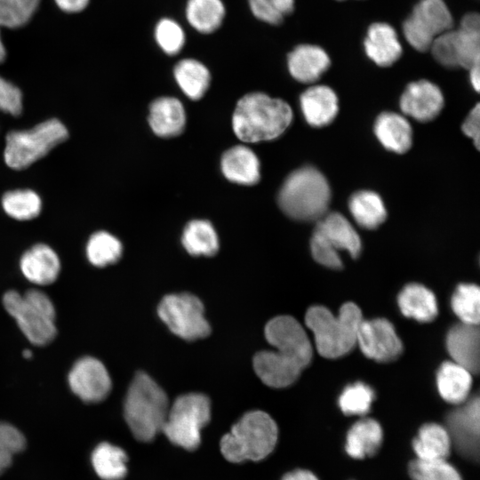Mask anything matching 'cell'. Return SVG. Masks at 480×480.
Returning <instances> with one entry per match:
<instances>
[{"label":"cell","mask_w":480,"mask_h":480,"mask_svg":"<svg viewBox=\"0 0 480 480\" xmlns=\"http://www.w3.org/2000/svg\"><path fill=\"white\" fill-rule=\"evenodd\" d=\"M356 343L365 356L378 362H390L403 351V344L392 324L384 318L362 320Z\"/></svg>","instance_id":"cell-13"},{"label":"cell","mask_w":480,"mask_h":480,"mask_svg":"<svg viewBox=\"0 0 480 480\" xmlns=\"http://www.w3.org/2000/svg\"><path fill=\"white\" fill-rule=\"evenodd\" d=\"M469 69V78L474 89L478 92L480 87L479 63L473 65Z\"/></svg>","instance_id":"cell-50"},{"label":"cell","mask_w":480,"mask_h":480,"mask_svg":"<svg viewBox=\"0 0 480 480\" xmlns=\"http://www.w3.org/2000/svg\"><path fill=\"white\" fill-rule=\"evenodd\" d=\"M25 445L26 439L18 428L0 422V474L11 465L13 455L21 452Z\"/></svg>","instance_id":"cell-43"},{"label":"cell","mask_w":480,"mask_h":480,"mask_svg":"<svg viewBox=\"0 0 480 480\" xmlns=\"http://www.w3.org/2000/svg\"><path fill=\"white\" fill-rule=\"evenodd\" d=\"M436 384L443 399L451 404H460L469 393L472 374L454 362H445L437 372Z\"/></svg>","instance_id":"cell-31"},{"label":"cell","mask_w":480,"mask_h":480,"mask_svg":"<svg viewBox=\"0 0 480 480\" xmlns=\"http://www.w3.org/2000/svg\"><path fill=\"white\" fill-rule=\"evenodd\" d=\"M286 68L290 76L303 84L316 82L329 68L328 54L319 46L300 44L286 54Z\"/></svg>","instance_id":"cell-18"},{"label":"cell","mask_w":480,"mask_h":480,"mask_svg":"<svg viewBox=\"0 0 480 480\" xmlns=\"http://www.w3.org/2000/svg\"><path fill=\"white\" fill-rule=\"evenodd\" d=\"M157 313L175 335L195 340L209 335L211 327L201 300L190 293L168 294L160 301Z\"/></svg>","instance_id":"cell-10"},{"label":"cell","mask_w":480,"mask_h":480,"mask_svg":"<svg viewBox=\"0 0 480 480\" xmlns=\"http://www.w3.org/2000/svg\"><path fill=\"white\" fill-rule=\"evenodd\" d=\"M281 480H319V478L308 469L296 468L284 474Z\"/></svg>","instance_id":"cell-49"},{"label":"cell","mask_w":480,"mask_h":480,"mask_svg":"<svg viewBox=\"0 0 480 480\" xmlns=\"http://www.w3.org/2000/svg\"><path fill=\"white\" fill-rule=\"evenodd\" d=\"M122 252L121 242L105 231L92 234L86 244L88 260L99 268L116 262L120 259Z\"/></svg>","instance_id":"cell-37"},{"label":"cell","mask_w":480,"mask_h":480,"mask_svg":"<svg viewBox=\"0 0 480 480\" xmlns=\"http://www.w3.org/2000/svg\"><path fill=\"white\" fill-rule=\"evenodd\" d=\"M169 411L165 392L145 372L133 378L124 405L125 421L134 437L149 442L162 430Z\"/></svg>","instance_id":"cell-4"},{"label":"cell","mask_w":480,"mask_h":480,"mask_svg":"<svg viewBox=\"0 0 480 480\" xmlns=\"http://www.w3.org/2000/svg\"><path fill=\"white\" fill-rule=\"evenodd\" d=\"M277 437L275 420L265 412L251 411L222 436L220 451L231 462L258 461L272 452Z\"/></svg>","instance_id":"cell-6"},{"label":"cell","mask_w":480,"mask_h":480,"mask_svg":"<svg viewBox=\"0 0 480 480\" xmlns=\"http://www.w3.org/2000/svg\"><path fill=\"white\" fill-rule=\"evenodd\" d=\"M447 350L453 362L476 374L480 368V334L478 324L460 323L449 331Z\"/></svg>","instance_id":"cell-19"},{"label":"cell","mask_w":480,"mask_h":480,"mask_svg":"<svg viewBox=\"0 0 480 480\" xmlns=\"http://www.w3.org/2000/svg\"><path fill=\"white\" fill-rule=\"evenodd\" d=\"M40 0H0V26L17 28L29 21Z\"/></svg>","instance_id":"cell-42"},{"label":"cell","mask_w":480,"mask_h":480,"mask_svg":"<svg viewBox=\"0 0 480 480\" xmlns=\"http://www.w3.org/2000/svg\"><path fill=\"white\" fill-rule=\"evenodd\" d=\"M2 205L10 217L18 220H28L39 215L42 204L35 191L16 189L4 195Z\"/></svg>","instance_id":"cell-38"},{"label":"cell","mask_w":480,"mask_h":480,"mask_svg":"<svg viewBox=\"0 0 480 480\" xmlns=\"http://www.w3.org/2000/svg\"><path fill=\"white\" fill-rule=\"evenodd\" d=\"M152 39L156 48L167 58L175 60L184 52L188 30L184 24L172 16L158 18L152 28Z\"/></svg>","instance_id":"cell-29"},{"label":"cell","mask_w":480,"mask_h":480,"mask_svg":"<svg viewBox=\"0 0 480 480\" xmlns=\"http://www.w3.org/2000/svg\"><path fill=\"white\" fill-rule=\"evenodd\" d=\"M412 447L417 459L442 460L449 456L452 444L445 427L427 423L420 428Z\"/></svg>","instance_id":"cell-30"},{"label":"cell","mask_w":480,"mask_h":480,"mask_svg":"<svg viewBox=\"0 0 480 480\" xmlns=\"http://www.w3.org/2000/svg\"><path fill=\"white\" fill-rule=\"evenodd\" d=\"M300 103L307 123L313 127L328 125L339 110L337 95L326 85L308 87L300 94Z\"/></svg>","instance_id":"cell-20"},{"label":"cell","mask_w":480,"mask_h":480,"mask_svg":"<svg viewBox=\"0 0 480 480\" xmlns=\"http://www.w3.org/2000/svg\"><path fill=\"white\" fill-rule=\"evenodd\" d=\"M397 302L403 315L420 322H430L437 316L434 293L424 285L410 284L400 292Z\"/></svg>","instance_id":"cell-28"},{"label":"cell","mask_w":480,"mask_h":480,"mask_svg":"<svg viewBox=\"0 0 480 480\" xmlns=\"http://www.w3.org/2000/svg\"><path fill=\"white\" fill-rule=\"evenodd\" d=\"M265 338L276 350H265L253 357L257 376L268 387L292 384L312 358V347L300 324L290 316L274 317L265 326Z\"/></svg>","instance_id":"cell-1"},{"label":"cell","mask_w":480,"mask_h":480,"mask_svg":"<svg viewBox=\"0 0 480 480\" xmlns=\"http://www.w3.org/2000/svg\"><path fill=\"white\" fill-rule=\"evenodd\" d=\"M310 247L314 259L321 265L334 269L342 268L338 251L316 228L311 237Z\"/></svg>","instance_id":"cell-45"},{"label":"cell","mask_w":480,"mask_h":480,"mask_svg":"<svg viewBox=\"0 0 480 480\" xmlns=\"http://www.w3.org/2000/svg\"><path fill=\"white\" fill-rule=\"evenodd\" d=\"M407 473L411 480H463L458 469L446 459H413L408 462Z\"/></svg>","instance_id":"cell-39"},{"label":"cell","mask_w":480,"mask_h":480,"mask_svg":"<svg viewBox=\"0 0 480 480\" xmlns=\"http://www.w3.org/2000/svg\"><path fill=\"white\" fill-rule=\"evenodd\" d=\"M292 119V110L286 101L264 92L254 91L244 93L237 100L232 125L241 140L259 142L280 136Z\"/></svg>","instance_id":"cell-2"},{"label":"cell","mask_w":480,"mask_h":480,"mask_svg":"<svg viewBox=\"0 0 480 480\" xmlns=\"http://www.w3.org/2000/svg\"><path fill=\"white\" fill-rule=\"evenodd\" d=\"M171 73L177 86L191 100H201L211 88L212 72L199 58L180 56L174 60Z\"/></svg>","instance_id":"cell-16"},{"label":"cell","mask_w":480,"mask_h":480,"mask_svg":"<svg viewBox=\"0 0 480 480\" xmlns=\"http://www.w3.org/2000/svg\"><path fill=\"white\" fill-rule=\"evenodd\" d=\"M446 430L452 448L463 459L477 462L479 459L480 405L478 396L451 412L446 417Z\"/></svg>","instance_id":"cell-12"},{"label":"cell","mask_w":480,"mask_h":480,"mask_svg":"<svg viewBox=\"0 0 480 480\" xmlns=\"http://www.w3.org/2000/svg\"><path fill=\"white\" fill-rule=\"evenodd\" d=\"M58 7L66 12H79L89 4L90 0H54Z\"/></svg>","instance_id":"cell-48"},{"label":"cell","mask_w":480,"mask_h":480,"mask_svg":"<svg viewBox=\"0 0 480 480\" xmlns=\"http://www.w3.org/2000/svg\"><path fill=\"white\" fill-rule=\"evenodd\" d=\"M435 59L447 68L459 67L455 30L452 28L438 36L430 48Z\"/></svg>","instance_id":"cell-44"},{"label":"cell","mask_w":480,"mask_h":480,"mask_svg":"<svg viewBox=\"0 0 480 480\" xmlns=\"http://www.w3.org/2000/svg\"><path fill=\"white\" fill-rule=\"evenodd\" d=\"M23 356H24V357L28 358V357H30V356H32V352L26 349V350L23 352Z\"/></svg>","instance_id":"cell-52"},{"label":"cell","mask_w":480,"mask_h":480,"mask_svg":"<svg viewBox=\"0 0 480 480\" xmlns=\"http://www.w3.org/2000/svg\"><path fill=\"white\" fill-rule=\"evenodd\" d=\"M277 199L280 208L290 218L317 221L327 213L331 189L327 180L318 170L305 166L286 178Z\"/></svg>","instance_id":"cell-5"},{"label":"cell","mask_w":480,"mask_h":480,"mask_svg":"<svg viewBox=\"0 0 480 480\" xmlns=\"http://www.w3.org/2000/svg\"><path fill=\"white\" fill-rule=\"evenodd\" d=\"M227 13L224 0H185L182 20L186 28L196 35L209 36L221 28Z\"/></svg>","instance_id":"cell-17"},{"label":"cell","mask_w":480,"mask_h":480,"mask_svg":"<svg viewBox=\"0 0 480 480\" xmlns=\"http://www.w3.org/2000/svg\"><path fill=\"white\" fill-rule=\"evenodd\" d=\"M185 122V109L179 99L160 96L151 101L148 123L156 135L164 138L177 136L183 131Z\"/></svg>","instance_id":"cell-22"},{"label":"cell","mask_w":480,"mask_h":480,"mask_svg":"<svg viewBox=\"0 0 480 480\" xmlns=\"http://www.w3.org/2000/svg\"><path fill=\"white\" fill-rule=\"evenodd\" d=\"M374 132L385 148L398 154L408 151L412 143L409 122L396 113H381L375 121Z\"/></svg>","instance_id":"cell-27"},{"label":"cell","mask_w":480,"mask_h":480,"mask_svg":"<svg viewBox=\"0 0 480 480\" xmlns=\"http://www.w3.org/2000/svg\"><path fill=\"white\" fill-rule=\"evenodd\" d=\"M383 442L380 424L373 419H363L351 426L346 435L344 450L354 460L375 456Z\"/></svg>","instance_id":"cell-23"},{"label":"cell","mask_w":480,"mask_h":480,"mask_svg":"<svg viewBox=\"0 0 480 480\" xmlns=\"http://www.w3.org/2000/svg\"><path fill=\"white\" fill-rule=\"evenodd\" d=\"M443 107L444 96L441 90L428 80L409 84L400 99L401 110L420 122L433 120Z\"/></svg>","instance_id":"cell-15"},{"label":"cell","mask_w":480,"mask_h":480,"mask_svg":"<svg viewBox=\"0 0 480 480\" xmlns=\"http://www.w3.org/2000/svg\"><path fill=\"white\" fill-rule=\"evenodd\" d=\"M479 120L480 108L479 104H476L469 112L461 126L463 132L473 140L476 148H479Z\"/></svg>","instance_id":"cell-47"},{"label":"cell","mask_w":480,"mask_h":480,"mask_svg":"<svg viewBox=\"0 0 480 480\" xmlns=\"http://www.w3.org/2000/svg\"><path fill=\"white\" fill-rule=\"evenodd\" d=\"M0 110L18 116L22 112L20 90L0 76Z\"/></svg>","instance_id":"cell-46"},{"label":"cell","mask_w":480,"mask_h":480,"mask_svg":"<svg viewBox=\"0 0 480 480\" xmlns=\"http://www.w3.org/2000/svg\"><path fill=\"white\" fill-rule=\"evenodd\" d=\"M374 400L373 389L365 383L347 386L339 397V406L346 415H364Z\"/></svg>","instance_id":"cell-41"},{"label":"cell","mask_w":480,"mask_h":480,"mask_svg":"<svg viewBox=\"0 0 480 480\" xmlns=\"http://www.w3.org/2000/svg\"><path fill=\"white\" fill-rule=\"evenodd\" d=\"M5 57H6V51L0 36V63H2L5 60Z\"/></svg>","instance_id":"cell-51"},{"label":"cell","mask_w":480,"mask_h":480,"mask_svg":"<svg viewBox=\"0 0 480 480\" xmlns=\"http://www.w3.org/2000/svg\"><path fill=\"white\" fill-rule=\"evenodd\" d=\"M348 208L356 222L364 228L374 229L387 218L384 203L373 191L361 190L353 194Z\"/></svg>","instance_id":"cell-33"},{"label":"cell","mask_w":480,"mask_h":480,"mask_svg":"<svg viewBox=\"0 0 480 480\" xmlns=\"http://www.w3.org/2000/svg\"><path fill=\"white\" fill-rule=\"evenodd\" d=\"M480 290L473 284H461L452 298V308L462 323L478 324Z\"/></svg>","instance_id":"cell-40"},{"label":"cell","mask_w":480,"mask_h":480,"mask_svg":"<svg viewBox=\"0 0 480 480\" xmlns=\"http://www.w3.org/2000/svg\"><path fill=\"white\" fill-rule=\"evenodd\" d=\"M68 137L66 126L55 118L45 120L28 131H12L5 139L4 161L12 169H25Z\"/></svg>","instance_id":"cell-8"},{"label":"cell","mask_w":480,"mask_h":480,"mask_svg":"<svg viewBox=\"0 0 480 480\" xmlns=\"http://www.w3.org/2000/svg\"><path fill=\"white\" fill-rule=\"evenodd\" d=\"M251 16L268 27H280L295 11L296 0H245Z\"/></svg>","instance_id":"cell-36"},{"label":"cell","mask_w":480,"mask_h":480,"mask_svg":"<svg viewBox=\"0 0 480 480\" xmlns=\"http://www.w3.org/2000/svg\"><path fill=\"white\" fill-rule=\"evenodd\" d=\"M211 418L209 398L200 393H189L176 398L166 416L161 432L172 444L188 451L201 443V431Z\"/></svg>","instance_id":"cell-9"},{"label":"cell","mask_w":480,"mask_h":480,"mask_svg":"<svg viewBox=\"0 0 480 480\" xmlns=\"http://www.w3.org/2000/svg\"><path fill=\"white\" fill-rule=\"evenodd\" d=\"M20 269L33 284L47 285L53 283L60 273V262L56 252L48 245L37 244L21 257Z\"/></svg>","instance_id":"cell-21"},{"label":"cell","mask_w":480,"mask_h":480,"mask_svg":"<svg viewBox=\"0 0 480 480\" xmlns=\"http://www.w3.org/2000/svg\"><path fill=\"white\" fill-rule=\"evenodd\" d=\"M3 304L32 344L44 346L56 336L55 308L42 291L30 289L24 294L8 291L3 297Z\"/></svg>","instance_id":"cell-7"},{"label":"cell","mask_w":480,"mask_h":480,"mask_svg":"<svg viewBox=\"0 0 480 480\" xmlns=\"http://www.w3.org/2000/svg\"><path fill=\"white\" fill-rule=\"evenodd\" d=\"M182 244L194 256H213L219 249L217 233L210 221L194 220L184 228Z\"/></svg>","instance_id":"cell-34"},{"label":"cell","mask_w":480,"mask_h":480,"mask_svg":"<svg viewBox=\"0 0 480 480\" xmlns=\"http://www.w3.org/2000/svg\"><path fill=\"white\" fill-rule=\"evenodd\" d=\"M452 24V16L444 0H420L404 20L403 30L414 49L425 52Z\"/></svg>","instance_id":"cell-11"},{"label":"cell","mask_w":480,"mask_h":480,"mask_svg":"<svg viewBox=\"0 0 480 480\" xmlns=\"http://www.w3.org/2000/svg\"><path fill=\"white\" fill-rule=\"evenodd\" d=\"M364 45L367 56L380 67L394 64L402 54L397 34L387 23L376 22L371 25Z\"/></svg>","instance_id":"cell-24"},{"label":"cell","mask_w":480,"mask_h":480,"mask_svg":"<svg viewBox=\"0 0 480 480\" xmlns=\"http://www.w3.org/2000/svg\"><path fill=\"white\" fill-rule=\"evenodd\" d=\"M316 229L339 252L347 251L356 258L361 252V239L351 223L340 212H330L324 215Z\"/></svg>","instance_id":"cell-26"},{"label":"cell","mask_w":480,"mask_h":480,"mask_svg":"<svg viewBox=\"0 0 480 480\" xmlns=\"http://www.w3.org/2000/svg\"><path fill=\"white\" fill-rule=\"evenodd\" d=\"M92 464L103 480H122L127 473V455L118 446L104 442L92 453Z\"/></svg>","instance_id":"cell-35"},{"label":"cell","mask_w":480,"mask_h":480,"mask_svg":"<svg viewBox=\"0 0 480 480\" xmlns=\"http://www.w3.org/2000/svg\"><path fill=\"white\" fill-rule=\"evenodd\" d=\"M362 320L361 310L353 302L343 304L338 316L324 306L309 308L305 316L317 351L326 358H338L353 349Z\"/></svg>","instance_id":"cell-3"},{"label":"cell","mask_w":480,"mask_h":480,"mask_svg":"<svg viewBox=\"0 0 480 480\" xmlns=\"http://www.w3.org/2000/svg\"><path fill=\"white\" fill-rule=\"evenodd\" d=\"M71 390L83 401L97 403L104 400L111 389V379L105 365L97 358L78 359L68 373Z\"/></svg>","instance_id":"cell-14"},{"label":"cell","mask_w":480,"mask_h":480,"mask_svg":"<svg viewBox=\"0 0 480 480\" xmlns=\"http://www.w3.org/2000/svg\"><path fill=\"white\" fill-rule=\"evenodd\" d=\"M221 171L230 181L254 185L260 180V161L254 152L245 146H235L221 157Z\"/></svg>","instance_id":"cell-25"},{"label":"cell","mask_w":480,"mask_h":480,"mask_svg":"<svg viewBox=\"0 0 480 480\" xmlns=\"http://www.w3.org/2000/svg\"><path fill=\"white\" fill-rule=\"evenodd\" d=\"M459 57V67L470 68L479 63L480 56V18L477 13L466 14L460 28L455 30Z\"/></svg>","instance_id":"cell-32"}]
</instances>
